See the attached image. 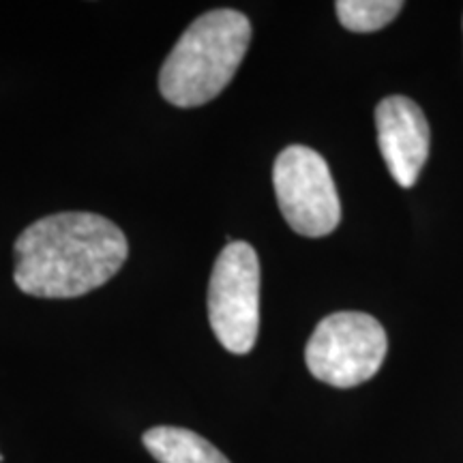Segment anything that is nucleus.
Returning <instances> with one entry per match:
<instances>
[{
    "mask_svg": "<svg viewBox=\"0 0 463 463\" xmlns=\"http://www.w3.org/2000/svg\"><path fill=\"white\" fill-rule=\"evenodd\" d=\"M15 286L39 298H75L101 288L129 256L123 230L95 213H56L17 236Z\"/></svg>",
    "mask_w": 463,
    "mask_h": 463,
    "instance_id": "f257e3e1",
    "label": "nucleus"
},
{
    "mask_svg": "<svg viewBox=\"0 0 463 463\" xmlns=\"http://www.w3.org/2000/svg\"><path fill=\"white\" fill-rule=\"evenodd\" d=\"M251 43V22L234 9H215L191 24L159 73V90L176 108L213 101L232 82Z\"/></svg>",
    "mask_w": 463,
    "mask_h": 463,
    "instance_id": "f03ea898",
    "label": "nucleus"
},
{
    "mask_svg": "<svg viewBox=\"0 0 463 463\" xmlns=\"http://www.w3.org/2000/svg\"><path fill=\"white\" fill-rule=\"evenodd\" d=\"M389 350L384 326L367 314L339 311L317 324L305 347L311 375L337 389H352L380 372Z\"/></svg>",
    "mask_w": 463,
    "mask_h": 463,
    "instance_id": "7ed1b4c3",
    "label": "nucleus"
},
{
    "mask_svg": "<svg viewBox=\"0 0 463 463\" xmlns=\"http://www.w3.org/2000/svg\"><path fill=\"white\" fill-rule=\"evenodd\" d=\"M208 320L232 354L253 350L260 331V260L249 242L234 241L219 253L208 286Z\"/></svg>",
    "mask_w": 463,
    "mask_h": 463,
    "instance_id": "20e7f679",
    "label": "nucleus"
},
{
    "mask_svg": "<svg viewBox=\"0 0 463 463\" xmlns=\"http://www.w3.org/2000/svg\"><path fill=\"white\" fill-rule=\"evenodd\" d=\"M277 204L300 236H328L341 222V202L331 167L314 148L288 146L273 167Z\"/></svg>",
    "mask_w": 463,
    "mask_h": 463,
    "instance_id": "39448f33",
    "label": "nucleus"
},
{
    "mask_svg": "<svg viewBox=\"0 0 463 463\" xmlns=\"http://www.w3.org/2000/svg\"><path fill=\"white\" fill-rule=\"evenodd\" d=\"M380 153L392 181L410 189L419 181L430 157V123L419 103L403 95H391L375 108Z\"/></svg>",
    "mask_w": 463,
    "mask_h": 463,
    "instance_id": "423d86ee",
    "label": "nucleus"
},
{
    "mask_svg": "<svg viewBox=\"0 0 463 463\" xmlns=\"http://www.w3.org/2000/svg\"><path fill=\"white\" fill-rule=\"evenodd\" d=\"M144 447L159 463H230L206 438L183 427H153L144 433Z\"/></svg>",
    "mask_w": 463,
    "mask_h": 463,
    "instance_id": "0eeeda50",
    "label": "nucleus"
},
{
    "mask_svg": "<svg viewBox=\"0 0 463 463\" xmlns=\"http://www.w3.org/2000/svg\"><path fill=\"white\" fill-rule=\"evenodd\" d=\"M339 22L352 33H373L395 20L402 0H339L335 5Z\"/></svg>",
    "mask_w": 463,
    "mask_h": 463,
    "instance_id": "6e6552de",
    "label": "nucleus"
},
{
    "mask_svg": "<svg viewBox=\"0 0 463 463\" xmlns=\"http://www.w3.org/2000/svg\"><path fill=\"white\" fill-rule=\"evenodd\" d=\"M0 461H3V455H0Z\"/></svg>",
    "mask_w": 463,
    "mask_h": 463,
    "instance_id": "1a4fd4ad",
    "label": "nucleus"
}]
</instances>
